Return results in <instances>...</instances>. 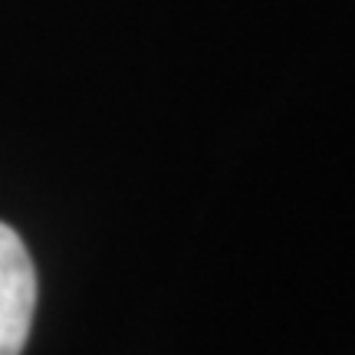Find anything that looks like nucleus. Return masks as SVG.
<instances>
[{"instance_id": "nucleus-1", "label": "nucleus", "mask_w": 355, "mask_h": 355, "mask_svg": "<svg viewBox=\"0 0 355 355\" xmlns=\"http://www.w3.org/2000/svg\"><path fill=\"white\" fill-rule=\"evenodd\" d=\"M37 309V270L26 243L0 224V355H20Z\"/></svg>"}]
</instances>
